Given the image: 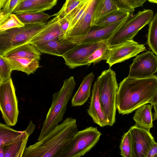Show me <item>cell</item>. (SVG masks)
I'll list each match as a JSON object with an SVG mask.
<instances>
[{"label": "cell", "mask_w": 157, "mask_h": 157, "mask_svg": "<svg viewBox=\"0 0 157 157\" xmlns=\"http://www.w3.org/2000/svg\"><path fill=\"white\" fill-rule=\"evenodd\" d=\"M157 90V76L144 78L128 76L119 83L116 97L117 109L120 114H128L149 103Z\"/></svg>", "instance_id": "6da1fadb"}, {"label": "cell", "mask_w": 157, "mask_h": 157, "mask_svg": "<svg viewBox=\"0 0 157 157\" xmlns=\"http://www.w3.org/2000/svg\"><path fill=\"white\" fill-rule=\"evenodd\" d=\"M78 131L76 119L67 117L41 140L27 147L22 157H60Z\"/></svg>", "instance_id": "7a4b0ae2"}, {"label": "cell", "mask_w": 157, "mask_h": 157, "mask_svg": "<svg viewBox=\"0 0 157 157\" xmlns=\"http://www.w3.org/2000/svg\"><path fill=\"white\" fill-rule=\"evenodd\" d=\"M75 86L74 77L71 76L64 80L60 90L53 94L52 104L43 124L38 141L44 138L63 120Z\"/></svg>", "instance_id": "3957f363"}, {"label": "cell", "mask_w": 157, "mask_h": 157, "mask_svg": "<svg viewBox=\"0 0 157 157\" xmlns=\"http://www.w3.org/2000/svg\"><path fill=\"white\" fill-rule=\"evenodd\" d=\"M99 87V99L108 126L116 122V97L118 85L116 74L110 68L103 71L97 79Z\"/></svg>", "instance_id": "277c9868"}, {"label": "cell", "mask_w": 157, "mask_h": 157, "mask_svg": "<svg viewBox=\"0 0 157 157\" xmlns=\"http://www.w3.org/2000/svg\"><path fill=\"white\" fill-rule=\"evenodd\" d=\"M48 24V22L27 24L23 27L0 32V55L3 56L16 47L29 43Z\"/></svg>", "instance_id": "5b68a950"}, {"label": "cell", "mask_w": 157, "mask_h": 157, "mask_svg": "<svg viewBox=\"0 0 157 157\" xmlns=\"http://www.w3.org/2000/svg\"><path fill=\"white\" fill-rule=\"evenodd\" d=\"M153 16V11L150 9H144L134 15L131 14L108 40V44L111 46L132 40L139 31L150 23Z\"/></svg>", "instance_id": "8992f818"}, {"label": "cell", "mask_w": 157, "mask_h": 157, "mask_svg": "<svg viewBox=\"0 0 157 157\" xmlns=\"http://www.w3.org/2000/svg\"><path fill=\"white\" fill-rule=\"evenodd\" d=\"M101 133L90 126L78 131L60 157H80L88 153L97 144Z\"/></svg>", "instance_id": "52a82bcc"}, {"label": "cell", "mask_w": 157, "mask_h": 157, "mask_svg": "<svg viewBox=\"0 0 157 157\" xmlns=\"http://www.w3.org/2000/svg\"><path fill=\"white\" fill-rule=\"evenodd\" d=\"M0 109L5 123L10 126L15 125L19 112L18 100L11 78L0 83Z\"/></svg>", "instance_id": "ba28073f"}, {"label": "cell", "mask_w": 157, "mask_h": 157, "mask_svg": "<svg viewBox=\"0 0 157 157\" xmlns=\"http://www.w3.org/2000/svg\"><path fill=\"white\" fill-rule=\"evenodd\" d=\"M157 72V56L151 51L136 56L129 66L128 76L135 78L151 77Z\"/></svg>", "instance_id": "9c48e42d"}, {"label": "cell", "mask_w": 157, "mask_h": 157, "mask_svg": "<svg viewBox=\"0 0 157 157\" xmlns=\"http://www.w3.org/2000/svg\"><path fill=\"white\" fill-rule=\"evenodd\" d=\"M146 49L144 45L132 40L110 46L109 53L106 63L110 67L124 62Z\"/></svg>", "instance_id": "30bf717a"}, {"label": "cell", "mask_w": 157, "mask_h": 157, "mask_svg": "<svg viewBox=\"0 0 157 157\" xmlns=\"http://www.w3.org/2000/svg\"><path fill=\"white\" fill-rule=\"evenodd\" d=\"M127 19L105 26H93L85 35L66 39L77 44L107 41Z\"/></svg>", "instance_id": "8fae6325"}, {"label": "cell", "mask_w": 157, "mask_h": 157, "mask_svg": "<svg viewBox=\"0 0 157 157\" xmlns=\"http://www.w3.org/2000/svg\"><path fill=\"white\" fill-rule=\"evenodd\" d=\"M131 133L134 157H147L156 143L150 131L135 125L129 130Z\"/></svg>", "instance_id": "7c38bea8"}, {"label": "cell", "mask_w": 157, "mask_h": 157, "mask_svg": "<svg viewBox=\"0 0 157 157\" xmlns=\"http://www.w3.org/2000/svg\"><path fill=\"white\" fill-rule=\"evenodd\" d=\"M104 41L77 44L63 56L65 64L71 69L82 66L84 61Z\"/></svg>", "instance_id": "4fadbf2b"}, {"label": "cell", "mask_w": 157, "mask_h": 157, "mask_svg": "<svg viewBox=\"0 0 157 157\" xmlns=\"http://www.w3.org/2000/svg\"><path fill=\"white\" fill-rule=\"evenodd\" d=\"M98 0H90L89 5L75 25L67 33L65 38L82 36L86 34L92 26L94 9Z\"/></svg>", "instance_id": "5bb4252c"}, {"label": "cell", "mask_w": 157, "mask_h": 157, "mask_svg": "<svg viewBox=\"0 0 157 157\" xmlns=\"http://www.w3.org/2000/svg\"><path fill=\"white\" fill-rule=\"evenodd\" d=\"M77 44L66 38L59 40L57 38L34 46L40 52L63 57Z\"/></svg>", "instance_id": "9a60e30c"}, {"label": "cell", "mask_w": 157, "mask_h": 157, "mask_svg": "<svg viewBox=\"0 0 157 157\" xmlns=\"http://www.w3.org/2000/svg\"><path fill=\"white\" fill-rule=\"evenodd\" d=\"M87 113L94 122L100 127L108 126L107 120L102 110L100 101L99 84L97 80L93 85L90 101Z\"/></svg>", "instance_id": "2e32d148"}, {"label": "cell", "mask_w": 157, "mask_h": 157, "mask_svg": "<svg viewBox=\"0 0 157 157\" xmlns=\"http://www.w3.org/2000/svg\"><path fill=\"white\" fill-rule=\"evenodd\" d=\"M48 25L36 34L29 43L34 45L57 38L61 40V33L58 21L54 17L49 21Z\"/></svg>", "instance_id": "e0dca14e"}, {"label": "cell", "mask_w": 157, "mask_h": 157, "mask_svg": "<svg viewBox=\"0 0 157 157\" xmlns=\"http://www.w3.org/2000/svg\"><path fill=\"white\" fill-rule=\"evenodd\" d=\"M94 77V73L91 72L84 78L72 98L71 105L72 106L82 105L88 100L90 95L91 87Z\"/></svg>", "instance_id": "ac0fdd59"}, {"label": "cell", "mask_w": 157, "mask_h": 157, "mask_svg": "<svg viewBox=\"0 0 157 157\" xmlns=\"http://www.w3.org/2000/svg\"><path fill=\"white\" fill-rule=\"evenodd\" d=\"M152 105L146 104L135 110L133 117L136 126L148 131L153 127V117L152 113Z\"/></svg>", "instance_id": "d6986e66"}, {"label": "cell", "mask_w": 157, "mask_h": 157, "mask_svg": "<svg viewBox=\"0 0 157 157\" xmlns=\"http://www.w3.org/2000/svg\"><path fill=\"white\" fill-rule=\"evenodd\" d=\"M40 52L34 45L27 43L10 50L2 56L8 59L29 58L40 60Z\"/></svg>", "instance_id": "ffe728a7"}, {"label": "cell", "mask_w": 157, "mask_h": 157, "mask_svg": "<svg viewBox=\"0 0 157 157\" xmlns=\"http://www.w3.org/2000/svg\"><path fill=\"white\" fill-rule=\"evenodd\" d=\"M25 130L14 142L5 146L4 157H22L29 136Z\"/></svg>", "instance_id": "44dd1931"}, {"label": "cell", "mask_w": 157, "mask_h": 157, "mask_svg": "<svg viewBox=\"0 0 157 157\" xmlns=\"http://www.w3.org/2000/svg\"><path fill=\"white\" fill-rule=\"evenodd\" d=\"M6 58L10 64L13 71H21L28 75L35 72L39 67V60L37 59L29 58Z\"/></svg>", "instance_id": "7402d4cb"}, {"label": "cell", "mask_w": 157, "mask_h": 157, "mask_svg": "<svg viewBox=\"0 0 157 157\" xmlns=\"http://www.w3.org/2000/svg\"><path fill=\"white\" fill-rule=\"evenodd\" d=\"M118 9H119L113 0H98L93 14L91 26H94L107 14Z\"/></svg>", "instance_id": "603a6c76"}, {"label": "cell", "mask_w": 157, "mask_h": 157, "mask_svg": "<svg viewBox=\"0 0 157 157\" xmlns=\"http://www.w3.org/2000/svg\"><path fill=\"white\" fill-rule=\"evenodd\" d=\"M50 6L41 4L31 0H22L17 6L12 13L15 14L43 12L51 9Z\"/></svg>", "instance_id": "cb8c5ba5"}, {"label": "cell", "mask_w": 157, "mask_h": 157, "mask_svg": "<svg viewBox=\"0 0 157 157\" xmlns=\"http://www.w3.org/2000/svg\"><path fill=\"white\" fill-rule=\"evenodd\" d=\"M133 13L129 11L118 9L107 14L94 25L96 26H105L123 21L128 19Z\"/></svg>", "instance_id": "d4e9b609"}, {"label": "cell", "mask_w": 157, "mask_h": 157, "mask_svg": "<svg viewBox=\"0 0 157 157\" xmlns=\"http://www.w3.org/2000/svg\"><path fill=\"white\" fill-rule=\"evenodd\" d=\"M7 124L0 123V146H5L14 142L23 132L15 130Z\"/></svg>", "instance_id": "484cf974"}, {"label": "cell", "mask_w": 157, "mask_h": 157, "mask_svg": "<svg viewBox=\"0 0 157 157\" xmlns=\"http://www.w3.org/2000/svg\"><path fill=\"white\" fill-rule=\"evenodd\" d=\"M109 47L107 41H104L84 61L82 66H89L92 63H98L103 60H106L109 56Z\"/></svg>", "instance_id": "4316f807"}, {"label": "cell", "mask_w": 157, "mask_h": 157, "mask_svg": "<svg viewBox=\"0 0 157 157\" xmlns=\"http://www.w3.org/2000/svg\"><path fill=\"white\" fill-rule=\"evenodd\" d=\"M20 20L25 25L27 24L44 23L50 16L43 12L16 14Z\"/></svg>", "instance_id": "83f0119b"}, {"label": "cell", "mask_w": 157, "mask_h": 157, "mask_svg": "<svg viewBox=\"0 0 157 157\" xmlns=\"http://www.w3.org/2000/svg\"><path fill=\"white\" fill-rule=\"evenodd\" d=\"M147 43L150 49L157 56V12L149 24Z\"/></svg>", "instance_id": "f1b7e54d"}, {"label": "cell", "mask_w": 157, "mask_h": 157, "mask_svg": "<svg viewBox=\"0 0 157 157\" xmlns=\"http://www.w3.org/2000/svg\"><path fill=\"white\" fill-rule=\"evenodd\" d=\"M119 147L122 157H134L132 136L129 130L123 135Z\"/></svg>", "instance_id": "f546056e"}, {"label": "cell", "mask_w": 157, "mask_h": 157, "mask_svg": "<svg viewBox=\"0 0 157 157\" xmlns=\"http://www.w3.org/2000/svg\"><path fill=\"white\" fill-rule=\"evenodd\" d=\"M87 0H66L60 10L53 15L58 21L64 17L79 5Z\"/></svg>", "instance_id": "4dcf8cb0"}, {"label": "cell", "mask_w": 157, "mask_h": 157, "mask_svg": "<svg viewBox=\"0 0 157 157\" xmlns=\"http://www.w3.org/2000/svg\"><path fill=\"white\" fill-rule=\"evenodd\" d=\"M12 67L4 56L0 55V83L6 82L11 78Z\"/></svg>", "instance_id": "1f68e13d"}, {"label": "cell", "mask_w": 157, "mask_h": 157, "mask_svg": "<svg viewBox=\"0 0 157 157\" xmlns=\"http://www.w3.org/2000/svg\"><path fill=\"white\" fill-rule=\"evenodd\" d=\"M25 25L16 14L12 13L6 21L0 25V32L14 28L23 27Z\"/></svg>", "instance_id": "d6a6232c"}, {"label": "cell", "mask_w": 157, "mask_h": 157, "mask_svg": "<svg viewBox=\"0 0 157 157\" xmlns=\"http://www.w3.org/2000/svg\"><path fill=\"white\" fill-rule=\"evenodd\" d=\"M22 0H7L3 7L0 9V15L8 19L17 6Z\"/></svg>", "instance_id": "836d02e7"}, {"label": "cell", "mask_w": 157, "mask_h": 157, "mask_svg": "<svg viewBox=\"0 0 157 157\" xmlns=\"http://www.w3.org/2000/svg\"><path fill=\"white\" fill-rule=\"evenodd\" d=\"M58 21L61 31V40L65 39L69 27L70 21L66 17H64Z\"/></svg>", "instance_id": "e575fe53"}, {"label": "cell", "mask_w": 157, "mask_h": 157, "mask_svg": "<svg viewBox=\"0 0 157 157\" xmlns=\"http://www.w3.org/2000/svg\"><path fill=\"white\" fill-rule=\"evenodd\" d=\"M119 9L133 12L134 9L132 8L126 0H113Z\"/></svg>", "instance_id": "d590c367"}, {"label": "cell", "mask_w": 157, "mask_h": 157, "mask_svg": "<svg viewBox=\"0 0 157 157\" xmlns=\"http://www.w3.org/2000/svg\"><path fill=\"white\" fill-rule=\"evenodd\" d=\"M147 0H126L131 7L135 8L142 6L144 3Z\"/></svg>", "instance_id": "8d00e7d4"}, {"label": "cell", "mask_w": 157, "mask_h": 157, "mask_svg": "<svg viewBox=\"0 0 157 157\" xmlns=\"http://www.w3.org/2000/svg\"><path fill=\"white\" fill-rule=\"evenodd\" d=\"M41 4L49 6L52 7L57 3L58 0H31Z\"/></svg>", "instance_id": "74e56055"}, {"label": "cell", "mask_w": 157, "mask_h": 157, "mask_svg": "<svg viewBox=\"0 0 157 157\" xmlns=\"http://www.w3.org/2000/svg\"><path fill=\"white\" fill-rule=\"evenodd\" d=\"M147 157H157V143H155L149 151Z\"/></svg>", "instance_id": "f35d334b"}, {"label": "cell", "mask_w": 157, "mask_h": 157, "mask_svg": "<svg viewBox=\"0 0 157 157\" xmlns=\"http://www.w3.org/2000/svg\"><path fill=\"white\" fill-rule=\"evenodd\" d=\"M149 103L152 106L154 105L157 104V90Z\"/></svg>", "instance_id": "ab89813d"}, {"label": "cell", "mask_w": 157, "mask_h": 157, "mask_svg": "<svg viewBox=\"0 0 157 157\" xmlns=\"http://www.w3.org/2000/svg\"><path fill=\"white\" fill-rule=\"evenodd\" d=\"M153 106L154 110L153 117V121H154L155 120H157V104L154 105Z\"/></svg>", "instance_id": "60d3db41"}, {"label": "cell", "mask_w": 157, "mask_h": 157, "mask_svg": "<svg viewBox=\"0 0 157 157\" xmlns=\"http://www.w3.org/2000/svg\"><path fill=\"white\" fill-rule=\"evenodd\" d=\"M5 146H0V157H4Z\"/></svg>", "instance_id": "b9f144b4"}, {"label": "cell", "mask_w": 157, "mask_h": 157, "mask_svg": "<svg viewBox=\"0 0 157 157\" xmlns=\"http://www.w3.org/2000/svg\"><path fill=\"white\" fill-rule=\"evenodd\" d=\"M7 0H0V9L3 7Z\"/></svg>", "instance_id": "7bdbcfd3"}, {"label": "cell", "mask_w": 157, "mask_h": 157, "mask_svg": "<svg viewBox=\"0 0 157 157\" xmlns=\"http://www.w3.org/2000/svg\"><path fill=\"white\" fill-rule=\"evenodd\" d=\"M149 2L157 4V0H147Z\"/></svg>", "instance_id": "ee69618b"}]
</instances>
